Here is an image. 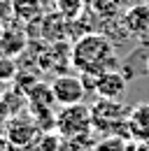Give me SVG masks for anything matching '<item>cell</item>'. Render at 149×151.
Masks as SVG:
<instances>
[{"label":"cell","mask_w":149,"mask_h":151,"mask_svg":"<svg viewBox=\"0 0 149 151\" xmlns=\"http://www.w3.org/2000/svg\"><path fill=\"white\" fill-rule=\"evenodd\" d=\"M128 132L135 142H149V102H142L130 109Z\"/></svg>","instance_id":"7"},{"label":"cell","mask_w":149,"mask_h":151,"mask_svg":"<svg viewBox=\"0 0 149 151\" xmlns=\"http://www.w3.org/2000/svg\"><path fill=\"white\" fill-rule=\"evenodd\" d=\"M130 109L133 107H126L119 100L98 98V102L91 107V114H93V121H126L130 116Z\"/></svg>","instance_id":"6"},{"label":"cell","mask_w":149,"mask_h":151,"mask_svg":"<svg viewBox=\"0 0 149 151\" xmlns=\"http://www.w3.org/2000/svg\"><path fill=\"white\" fill-rule=\"evenodd\" d=\"M147 72H149V56H147Z\"/></svg>","instance_id":"12"},{"label":"cell","mask_w":149,"mask_h":151,"mask_svg":"<svg viewBox=\"0 0 149 151\" xmlns=\"http://www.w3.org/2000/svg\"><path fill=\"white\" fill-rule=\"evenodd\" d=\"M126 149H128V144H126L124 137H119V135H110V137L98 139V142L93 144L91 151H126Z\"/></svg>","instance_id":"9"},{"label":"cell","mask_w":149,"mask_h":151,"mask_svg":"<svg viewBox=\"0 0 149 151\" xmlns=\"http://www.w3.org/2000/svg\"><path fill=\"white\" fill-rule=\"evenodd\" d=\"M72 65L79 72H107V70H116V56L112 49V42L100 33H89L84 37H79L72 47L70 54Z\"/></svg>","instance_id":"1"},{"label":"cell","mask_w":149,"mask_h":151,"mask_svg":"<svg viewBox=\"0 0 149 151\" xmlns=\"http://www.w3.org/2000/svg\"><path fill=\"white\" fill-rule=\"evenodd\" d=\"M35 151H37V149H35Z\"/></svg>","instance_id":"13"},{"label":"cell","mask_w":149,"mask_h":151,"mask_svg":"<svg viewBox=\"0 0 149 151\" xmlns=\"http://www.w3.org/2000/svg\"><path fill=\"white\" fill-rule=\"evenodd\" d=\"M56 130L63 135V139H72L84 132L93 130V114L89 107L79 105H68L56 114Z\"/></svg>","instance_id":"2"},{"label":"cell","mask_w":149,"mask_h":151,"mask_svg":"<svg viewBox=\"0 0 149 151\" xmlns=\"http://www.w3.org/2000/svg\"><path fill=\"white\" fill-rule=\"evenodd\" d=\"M126 84H128V79L124 77V72L107 70V72H100L98 75L93 93L98 95V98H105V100H121L124 93H126Z\"/></svg>","instance_id":"4"},{"label":"cell","mask_w":149,"mask_h":151,"mask_svg":"<svg viewBox=\"0 0 149 151\" xmlns=\"http://www.w3.org/2000/svg\"><path fill=\"white\" fill-rule=\"evenodd\" d=\"M51 93L54 100L61 107H68V105H79L86 95V86L82 81V77H72V75H61L54 79L51 84Z\"/></svg>","instance_id":"3"},{"label":"cell","mask_w":149,"mask_h":151,"mask_svg":"<svg viewBox=\"0 0 149 151\" xmlns=\"http://www.w3.org/2000/svg\"><path fill=\"white\" fill-rule=\"evenodd\" d=\"M124 26H126V33L130 35H142L149 30V7L147 5H137V7H130L124 17Z\"/></svg>","instance_id":"8"},{"label":"cell","mask_w":149,"mask_h":151,"mask_svg":"<svg viewBox=\"0 0 149 151\" xmlns=\"http://www.w3.org/2000/svg\"><path fill=\"white\" fill-rule=\"evenodd\" d=\"M84 0H58V7L65 12V14H77L82 9Z\"/></svg>","instance_id":"11"},{"label":"cell","mask_w":149,"mask_h":151,"mask_svg":"<svg viewBox=\"0 0 149 151\" xmlns=\"http://www.w3.org/2000/svg\"><path fill=\"white\" fill-rule=\"evenodd\" d=\"M61 144H63V135H61V132L54 135V132L44 130L40 135V139H37L35 149L37 151H61Z\"/></svg>","instance_id":"10"},{"label":"cell","mask_w":149,"mask_h":151,"mask_svg":"<svg viewBox=\"0 0 149 151\" xmlns=\"http://www.w3.org/2000/svg\"><path fill=\"white\" fill-rule=\"evenodd\" d=\"M37 139H40V130H37V126L33 121H14V123H9V130H7V142H9V147H14V149H35Z\"/></svg>","instance_id":"5"}]
</instances>
